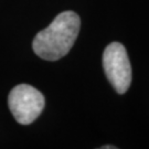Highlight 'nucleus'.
<instances>
[{"label": "nucleus", "instance_id": "obj_1", "mask_svg": "<svg viewBox=\"0 0 149 149\" xmlns=\"http://www.w3.org/2000/svg\"><path fill=\"white\" fill-rule=\"evenodd\" d=\"M81 19L74 11H63L54 18L50 26L33 39L32 49L39 58L58 61L70 52L80 33Z\"/></svg>", "mask_w": 149, "mask_h": 149}, {"label": "nucleus", "instance_id": "obj_2", "mask_svg": "<svg viewBox=\"0 0 149 149\" xmlns=\"http://www.w3.org/2000/svg\"><path fill=\"white\" fill-rule=\"evenodd\" d=\"M45 100L42 93L29 84L15 86L8 96V106L17 122L30 125L42 113Z\"/></svg>", "mask_w": 149, "mask_h": 149}, {"label": "nucleus", "instance_id": "obj_3", "mask_svg": "<svg viewBox=\"0 0 149 149\" xmlns=\"http://www.w3.org/2000/svg\"><path fill=\"white\" fill-rule=\"evenodd\" d=\"M103 68L107 80L118 94L126 93L132 83V66L122 43L113 42L107 45L103 53Z\"/></svg>", "mask_w": 149, "mask_h": 149}, {"label": "nucleus", "instance_id": "obj_4", "mask_svg": "<svg viewBox=\"0 0 149 149\" xmlns=\"http://www.w3.org/2000/svg\"><path fill=\"white\" fill-rule=\"evenodd\" d=\"M101 148L102 149H116L117 147H116V146H103Z\"/></svg>", "mask_w": 149, "mask_h": 149}]
</instances>
